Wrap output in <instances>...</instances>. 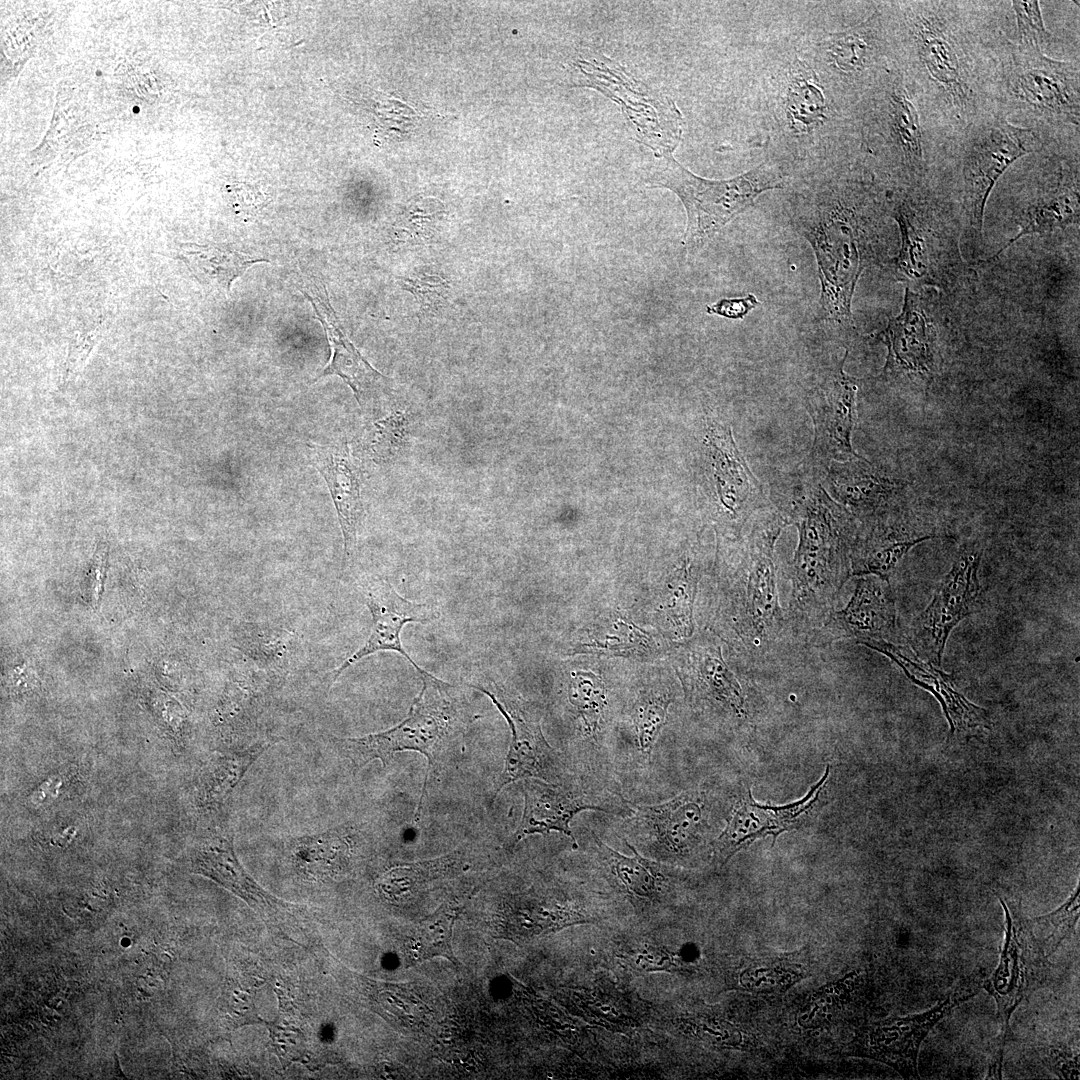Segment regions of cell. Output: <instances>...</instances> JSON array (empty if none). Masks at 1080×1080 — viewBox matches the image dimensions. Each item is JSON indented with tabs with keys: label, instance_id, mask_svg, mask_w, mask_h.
<instances>
[{
	"label": "cell",
	"instance_id": "6da1fadb",
	"mask_svg": "<svg viewBox=\"0 0 1080 1080\" xmlns=\"http://www.w3.org/2000/svg\"><path fill=\"white\" fill-rule=\"evenodd\" d=\"M1010 1L917 0L893 4L896 65L945 148L995 109L999 53L1013 36Z\"/></svg>",
	"mask_w": 1080,
	"mask_h": 1080
},
{
	"label": "cell",
	"instance_id": "7a4b0ae2",
	"mask_svg": "<svg viewBox=\"0 0 1080 1080\" xmlns=\"http://www.w3.org/2000/svg\"><path fill=\"white\" fill-rule=\"evenodd\" d=\"M821 470L805 462L786 487L778 488L776 510L799 531L792 563L787 617L809 647L812 635L829 619L851 576L850 553L859 524L819 482Z\"/></svg>",
	"mask_w": 1080,
	"mask_h": 1080
},
{
	"label": "cell",
	"instance_id": "3957f363",
	"mask_svg": "<svg viewBox=\"0 0 1080 1080\" xmlns=\"http://www.w3.org/2000/svg\"><path fill=\"white\" fill-rule=\"evenodd\" d=\"M787 526L775 509H762L752 520L732 573L729 628L733 646L746 666H782L807 645L794 632L779 600L774 554Z\"/></svg>",
	"mask_w": 1080,
	"mask_h": 1080
},
{
	"label": "cell",
	"instance_id": "277c9868",
	"mask_svg": "<svg viewBox=\"0 0 1080 1080\" xmlns=\"http://www.w3.org/2000/svg\"><path fill=\"white\" fill-rule=\"evenodd\" d=\"M995 109L1010 123L1040 131L1052 145L1079 144V58L1059 60L1012 37L1002 44Z\"/></svg>",
	"mask_w": 1080,
	"mask_h": 1080
},
{
	"label": "cell",
	"instance_id": "5b68a950",
	"mask_svg": "<svg viewBox=\"0 0 1080 1080\" xmlns=\"http://www.w3.org/2000/svg\"><path fill=\"white\" fill-rule=\"evenodd\" d=\"M1038 130L1014 125L993 109L954 138L941 163L960 175L961 215L982 236L985 207L998 179L1018 159L1052 147Z\"/></svg>",
	"mask_w": 1080,
	"mask_h": 1080
},
{
	"label": "cell",
	"instance_id": "8992f818",
	"mask_svg": "<svg viewBox=\"0 0 1080 1080\" xmlns=\"http://www.w3.org/2000/svg\"><path fill=\"white\" fill-rule=\"evenodd\" d=\"M408 715L396 726L356 738L332 737V743L356 769L374 759L387 766L397 752L416 751L434 769L441 752L462 735L470 720L457 689L428 672Z\"/></svg>",
	"mask_w": 1080,
	"mask_h": 1080
},
{
	"label": "cell",
	"instance_id": "52a82bcc",
	"mask_svg": "<svg viewBox=\"0 0 1080 1080\" xmlns=\"http://www.w3.org/2000/svg\"><path fill=\"white\" fill-rule=\"evenodd\" d=\"M646 181L651 188L673 191L682 201L687 213L683 244L690 253L702 249L761 193L783 186L781 173L770 164H760L734 178L709 180L693 174L671 155L663 156Z\"/></svg>",
	"mask_w": 1080,
	"mask_h": 1080
},
{
	"label": "cell",
	"instance_id": "ba28073f",
	"mask_svg": "<svg viewBox=\"0 0 1080 1080\" xmlns=\"http://www.w3.org/2000/svg\"><path fill=\"white\" fill-rule=\"evenodd\" d=\"M876 92L870 115L884 153L907 187L926 182L937 170L944 147L929 128L897 66L880 80Z\"/></svg>",
	"mask_w": 1080,
	"mask_h": 1080
},
{
	"label": "cell",
	"instance_id": "9c48e42d",
	"mask_svg": "<svg viewBox=\"0 0 1080 1080\" xmlns=\"http://www.w3.org/2000/svg\"><path fill=\"white\" fill-rule=\"evenodd\" d=\"M930 180L893 195L892 216L899 226L901 248L890 264L899 279L932 285L940 284L935 245L943 244L958 218L950 203L931 190Z\"/></svg>",
	"mask_w": 1080,
	"mask_h": 1080
},
{
	"label": "cell",
	"instance_id": "30bf717a",
	"mask_svg": "<svg viewBox=\"0 0 1080 1080\" xmlns=\"http://www.w3.org/2000/svg\"><path fill=\"white\" fill-rule=\"evenodd\" d=\"M1079 155V145L1053 146L1041 152L1043 161L1036 188L1016 212L1019 232L992 257L979 263L995 261L1023 236L1049 235L1079 224Z\"/></svg>",
	"mask_w": 1080,
	"mask_h": 1080
},
{
	"label": "cell",
	"instance_id": "8fae6325",
	"mask_svg": "<svg viewBox=\"0 0 1080 1080\" xmlns=\"http://www.w3.org/2000/svg\"><path fill=\"white\" fill-rule=\"evenodd\" d=\"M982 551L963 548L945 575L930 604L912 622L908 641L918 657L939 666L951 631L979 606L978 569Z\"/></svg>",
	"mask_w": 1080,
	"mask_h": 1080
},
{
	"label": "cell",
	"instance_id": "7c38bea8",
	"mask_svg": "<svg viewBox=\"0 0 1080 1080\" xmlns=\"http://www.w3.org/2000/svg\"><path fill=\"white\" fill-rule=\"evenodd\" d=\"M877 339L888 351L883 377L909 383L926 395L940 373L942 356L923 298L907 287L900 314L889 319Z\"/></svg>",
	"mask_w": 1080,
	"mask_h": 1080
},
{
	"label": "cell",
	"instance_id": "4fadbf2b",
	"mask_svg": "<svg viewBox=\"0 0 1080 1080\" xmlns=\"http://www.w3.org/2000/svg\"><path fill=\"white\" fill-rule=\"evenodd\" d=\"M974 994L955 990L925 1012L866 1024L850 1042L848 1054L882 1062L904 1079H919L918 1055L923 1040L954 1007Z\"/></svg>",
	"mask_w": 1080,
	"mask_h": 1080
},
{
	"label": "cell",
	"instance_id": "5bb4252c",
	"mask_svg": "<svg viewBox=\"0 0 1080 1080\" xmlns=\"http://www.w3.org/2000/svg\"><path fill=\"white\" fill-rule=\"evenodd\" d=\"M847 355L848 352L808 399L814 442L806 461L822 470L831 462L860 457L851 444L859 380L844 371Z\"/></svg>",
	"mask_w": 1080,
	"mask_h": 1080
},
{
	"label": "cell",
	"instance_id": "9a60e30c",
	"mask_svg": "<svg viewBox=\"0 0 1080 1080\" xmlns=\"http://www.w3.org/2000/svg\"><path fill=\"white\" fill-rule=\"evenodd\" d=\"M1000 904L1005 912V940L998 966L984 981L983 988L994 998L1001 1021L999 1039L1005 1041L1009 1020L1028 993L1040 979L1045 958L1030 934L1027 919L1009 907L1003 897Z\"/></svg>",
	"mask_w": 1080,
	"mask_h": 1080
},
{
	"label": "cell",
	"instance_id": "2e32d148",
	"mask_svg": "<svg viewBox=\"0 0 1080 1080\" xmlns=\"http://www.w3.org/2000/svg\"><path fill=\"white\" fill-rule=\"evenodd\" d=\"M899 638L897 612L890 582L878 576H860L848 604L833 611L812 635L809 647H823L841 639L886 641Z\"/></svg>",
	"mask_w": 1080,
	"mask_h": 1080
},
{
	"label": "cell",
	"instance_id": "e0dca14e",
	"mask_svg": "<svg viewBox=\"0 0 1080 1080\" xmlns=\"http://www.w3.org/2000/svg\"><path fill=\"white\" fill-rule=\"evenodd\" d=\"M358 589L372 617V628L366 642L334 672L332 683L349 667L379 651H394L406 658L418 671L423 670L405 651L401 631L407 623H429L438 618L437 610L428 603H416L402 597L385 579H361Z\"/></svg>",
	"mask_w": 1080,
	"mask_h": 1080
},
{
	"label": "cell",
	"instance_id": "ac0fdd59",
	"mask_svg": "<svg viewBox=\"0 0 1080 1080\" xmlns=\"http://www.w3.org/2000/svg\"><path fill=\"white\" fill-rule=\"evenodd\" d=\"M857 233L852 220L817 228L808 237L819 266L824 316L845 325L852 324V296L863 270Z\"/></svg>",
	"mask_w": 1080,
	"mask_h": 1080
},
{
	"label": "cell",
	"instance_id": "d6986e66",
	"mask_svg": "<svg viewBox=\"0 0 1080 1080\" xmlns=\"http://www.w3.org/2000/svg\"><path fill=\"white\" fill-rule=\"evenodd\" d=\"M938 536L897 506L859 525L850 553L851 575L889 581L911 548Z\"/></svg>",
	"mask_w": 1080,
	"mask_h": 1080
},
{
	"label": "cell",
	"instance_id": "ffe728a7",
	"mask_svg": "<svg viewBox=\"0 0 1080 1080\" xmlns=\"http://www.w3.org/2000/svg\"><path fill=\"white\" fill-rule=\"evenodd\" d=\"M487 695L506 719L511 730V743L504 770L496 781L492 803L504 787L519 779H549L555 774L556 756L547 743L540 722L530 717L518 699L501 687L470 685Z\"/></svg>",
	"mask_w": 1080,
	"mask_h": 1080
},
{
	"label": "cell",
	"instance_id": "44dd1931",
	"mask_svg": "<svg viewBox=\"0 0 1080 1080\" xmlns=\"http://www.w3.org/2000/svg\"><path fill=\"white\" fill-rule=\"evenodd\" d=\"M828 775L829 766L821 780L812 786L805 797L786 806L759 805L748 791L737 803L726 828L715 842V856L719 863L725 864L739 850L758 838L773 835L775 842L780 833L793 829L799 817L814 805Z\"/></svg>",
	"mask_w": 1080,
	"mask_h": 1080
},
{
	"label": "cell",
	"instance_id": "7402d4cb",
	"mask_svg": "<svg viewBox=\"0 0 1080 1080\" xmlns=\"http://www.w3.org/2000/svg\"><path fill=\"white\" fill-rule=\"evenodd\" d=\"M827 468L825 479L834 499L861 522L899 506L907 486L881 474L862 456L831 462Z\"/></svg>",
	"mask_w": 1080,
	"mask_h": 1080
},
{
	"label": "cell",
	"instance_id": "603a6c76",
	"mask_svg": "<svg viewBox=\"0 0 1080 1080\" xmlns=\"http://www.w3.org/2000/svg\"><path fill=\"white\" fill-rule=\"evenodd\" d=\"M297 285L310 301L313 311L326 331L332 355L330 362L313 382L328 375H338L352 389L359 404L368 388L382 378L358 352L345 335L333 310L324 283L314 276L303 278Z\"/></svg>",
	"mask_w": 1080,
	"mask_h": 1080
},
{
	"label": "cell",
	"instance_id": "cb8c5ba5",
	"mask_svg": "<svg viewBox=\"0 0 1080 1080\" xmlns=\"http://www.w3.org/2000/svg\"><path fill=\"white\" fill-rule=\"evenodd\" d=\"M862 644L891 659L916 685L929 691L941 704L950 726L948 740L957 730L982 725L985 711L970 703L952 686L950 677L933 664L922 660L912 649L886 641H863Z\"/></svg>",
	"mask_w": 1080,
	"mask_h": 1080
},
{
	"label": "cell",
	"instance_id": "d4e9b609",
	"mask_svg": "<svg viewBox=\"0 0 1080 1080\" xmlns=\"http://www.w3.org/2000/svg\"><path fill=\"white\" fill-rule=\"evenodd\" d=\"M308 447L311 464L324 477L330 490L343 535L345 557L349 560L363 517L357 469L346 445L310 444Z\"/></svg>",
	"mask_w": 1080,
	"mask_h": 1080
},
{
	"label": "cell",
	"instance_id": "484cf974",
	"mask_svg": "<svg viewBox=\"0 0 1080 1080\" xmlns=\"http://www.w3.org/2000/svg\"><path fill=\"white\" fill-rule=\"evenodd\" d=\"M524 809L519 826L514 834L513 843L532 834L560 832L571 838L574 846L576 839L570 829V821L581 811L611 810L577 798L560 787L548 784L538 778H527L523 784Z\"/></svg>",
	"mask_w": 1080,
	"mask_h": 1080
},
{
	"label": "cell",
	"instance_id": "4316f807",
	"mask_svg": "<svg viewBox=\"0 0 1080 1080\" xmlns=\"http://www.w3.org/2000/svg\"><path fill=\"white\" fill-rule=\"evenodd\" d=\"M702 806L697 793L687 792L662 804L636 806V811L661 848L673 856H682L693 850L701 839Z\"/></svg>",
	"mask_w": 1080,
	"mask_h": 1080
},
{
	"label": "cell",
	"instance_id": "83f0119b",
	"mask_svg": "<svg viewBox=\"0 0 1080 1080\" xmlns=\"http://www.w3.org/2000/svg\"><path fill=\"white\" fill-rule=\"evenodd\" d=\"M179 256L198 281L225 294L230 293L233 281L252 265L268 262L231 249L192 243L181 244Z\"/></svg>",
	"mask_w": 1080,
	"mask_h": 1080
},
{
	"label": "cell",
	"instance_id": "f1b7e54d",
	"mask_svg": "<svg viewBox=\"0 0 1080 1080\" xmlns=\"http://www.w3.org/2000/svg\"><path fill=\"white\" fill-rule=\"evenodd\" d=\"M594 838L609 861L612 871L631 896L648 900L656 897L660 884L656 863L643 858L628 842L626 844L633 851V856L622 855L613 850L595 834Z\"/></svg>",
	"mask_w": 1080,
	"mask_h": 1080
},
{
	"label": "cell",
	"instance_id": "f546056e",
	"mask_svg": "<svg viewBox=\"0 0 1080 1080\" xmlns=\"http://www.w3.org/2000/svg\"><path fill=\"white\" fill-rule=\"evenodd\" d=\"M267 747V744L258 745L217 758L202 779L201 792L205 804L215 805L225 800Z\"/></svg>",
	"mask_w": 1080,
	"mask_h": 1080
},
{
	"label": "cell",
	"instance_id": "4dcf8cb0",
	"mask_svg": "<svg viewBox=\"0 0 1080 1080\" xmlns=\"http://www.w3.org/2000/svg\"><path fill=\"white\" fill-rule=\"evenodd\" d=\"M1079 886L1058 909L1027 919L1030 934L1041 955L1048 959L1074 930L1079 919Z\"/></svg>",
	"mask_w": 1080,
	"mask_h": 1080
},
{
	"label": "cell",
	"instance_id": "1f68e13d",
	"mask_svg": "<svg viewBox=\"0 0 1080 1080\" xmlns=\"http://www.w3.org/2000/svg\"><path fill=\"white\" fill-rule=\"evenodd\" d=\"M457 911L456 903H448L420 924L413 939L414 960L443 956L456 962L451 936Z\"/></svg>",
	"mask_w": 1080,
	"mask_h": 1080
},
{
	"label": "cell",
	"instance_id": "d6a6232c",
	"mask_svg": "<svg viewBox=\"0 0 1080 1080\" xmlns=\"http://www.w3.org/2000/svg\"><path fill=\"white\" fill-rule=\"evenodd\" d=\"M802 956V951L787 954L764 963L762 967L753 971L749 970L753 972L752 974L745 971V977H742L745 986L748 985L754 989L787 990L808 975Z\"/></svg>",
	"mask_w": 1080,
	"mask_h": 1080
},
{
	"label": "cell",
	"instance_id": "836d02e7",
	"mask_svg": "<svg viewBox=\"0 0 1080 1080\" xmlns=\"http://www.w3.org/2000/svg\"><path fill=\"white\" fill-rule=\"evenodd\" d=\"M788 107L793 121L806 128L818 123L824 116V97L812 76L799 73L793 78Z\"/></svg>",
	"mask_w": 1080,
	"mask_h": 1080
},
{
	"label": "cell",
	"instance_id": "e575fe53",
	"mask_svg": "<svg viewBox=\"0 0 1080 1080\" xmlns=\"http://www.w3.org/2000/svg\"><path fill=\"white\" fill-rule=\"evenodd\" d=\"M1010 6L1015 20L1012 39L1020 45L1037 47L1044 52L1052 42V34L1044 24L1040 2L1012 0Z\"/></svg>",
	"mask_w": 1080,
	"mask_h": 1080
},
{
	"label": "cell",
	"instance_id": "d590c367",
	"mask_svg": "<svg viewBox=\"0 0 1080 1080\" xmlns=\"http://www.w3.org/2000/svg\"><path fill=\"white\" fill-rule=\"evenodd\" d=\"M441 207L438 200L431 198L414 201L397 221L398 239L424 241L430 238Z\"/></svg>",
	"mask_w": 1080,
	"mask_h": 1080
},
{
	"label": "cell",
	"instance_id": "8d00e7d4",
	"mask_svg": "<svg viewBox=\"0 0 1080 1080\" xmlns=\"http://www.w3.org/2000/svg\"><path fill=\"white\" fill-rule=\"evenodd\" d=\"M396 280L401 288L414 296L422 309L428 311L439 309L449 296V283L437 275L396 276Z\"/></svg>",
	"mask_w": 1080,
	"mask_h": 1080
},
{
	"label": "cell",
	"instance_id": "74e56055",
	"mask_svg": "<svg viewBox=\"0 0 1080 1080\" xmlns=\"http://www.w3.org/2000/svg\"><path fill=\"white\" fill-rule=\"evenodd\" d=\"M569 684L570 702L585 716L595 721L604 706L601 681L590 673L577 672Z\"/></svg>",
	"mask_w": 1080,
	"mask_h": 1080
},
{
	"label": "cell",
	"instance_id": "f35d334b",
	"mask_svg": "<svg viewBox=\"0 0 1080 1080\" xmlns=\"http://www.w3.org/2000/svg\"><path fill=\"white\" fill-rule=\"evenodd\" d=\"M668 702L648 701L639 708L636 727L642 753L650 755L657 735L665 722Z\"/></svg>",
	"mask_w": 1080,
	"mask_h": 1080
},
{
	"label": "cell",
	"instance_id": "ab89813d",
	"mask_svg": "<svg viewBox=\"0 0 1080 1080\" xmlns=\"http://www.w3.org/2000/svg\"><path fill=\"white\" fill-rule=\"evenodd\" d=\"M107 557V544L99 542L82 580L81 592L83 598L93 609L99 607L101 600L107 570Z\"/></svg>",
	"mask_w": 1080,
	"mask_h": 1080
},
{
	"label": "cell",
	"instance_id": "60d3db41",
	"mask_svg": "<svg viewBox=\"0 0 1080 1080\" xmlns=\"http://www.w3.org/2000/svg\"><path fill=\"white\" fill-rule=\"evenodd\" d=\"M226 197L235 213L245 222L254 219L267 203V197L262 190L248 183L228 185Z\"/></svg>",
	"mask_w": 1080,
	"mask_h": 1080
},
{
	"label": "cell",
	"instance_id": "b9f144b4",
	"mask_svg": "<svg viewBox=\"0 0 1080 1080\" xmlns=\"http://www.w3.org/2000/svg\"><path fill=\"white\" fill-rule=\"evenodd\" d=\"M1044 1060L1060 1078H1079V1054L1065 1047L1050 1046L1045 1050Z\"/></svg>",
	"mask_w": 1080,
	"mask_h": 1080
},
{
	"label": "cell",
	"instance_id": "7bdbcfd3",
	"mask_svg": "<svg viewBox=\"0 0 1080 1080\" xmlns=\"http://www.w3.org/2000/svg\"><path fill=\"white\" fill-rule=\"evenodd\" d=\"M759 305L760 302L757 298L753 294H748L741 298H723L712 305H708L706 312L729 319H743Z\"/></svg>",
	"mask_w": 1080,
	"mask_h": 1080
},
{
	"label": "cell",
	"instance_id": "ee69618b",
	"mask_svg": "<svg viewBox=\"0 0 1080 1080\" xmlns=\"http://www.w3.org/2000/svg\"><path fill=\"white\" fill-rule=\"evenodd\" d=\"M10 688L16 693H24L35 689L36 676L28 665H21L10 673Z\"/></svg>",
	"mask_w": 1080,
	"mask_h": 1080
}]
</instances>
